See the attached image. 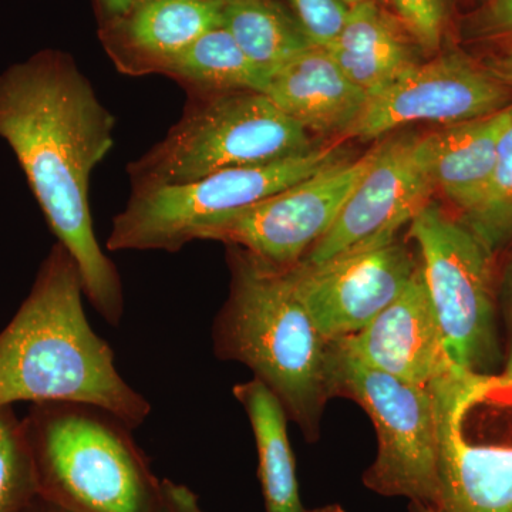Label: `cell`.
Returning <instances> with one entry per match:
<instances>
[{
	"label": "cell",
	"mask_w": 512,
	"mask_h": 512,
	"mask_svg": "<svg viewBox=\"0 0 512 512\" xmlns=\"http://www.w3.org/2000/svg\"><path fill=\"white\" fill-rule=\"evenodd\" d=\"M332 343L363 365L426 389L453 363L420 264L402 295L372 323Z\"/></svg>",
	"instance_id": "obj_14"
},
{
	"label": "cell",
	"mask_w": 512,
	"mask_h": 512,
	"mask_svg": "<svg viewBox=\"0 0 512 512\" xmlns=\"http://www.w3.org/2000/svg\"><path fill=\"white\" fill-rule=\"evenodd\" d=\"M419 261L403 242L289 266L293 285L323 338H349L402 295Z\"/></svg>",
	"instance_id": "obj_13"
},
{
	"label": "cell",
	"mask_w": 512,
	"mask_h": 512,
	"mask_svg": "<svg viewBox=\"0 0 512 512\" xmlns=\"http://www.w3.org/2000/svg\"><path fill=\"white\" fill-rule=\"evenodd\" d=\"M222 28L265 76L316 46L279 0H224Z\"/></svg>",
	"instance_id": "obj_20"
},
{
	"label": "cell",
	"mask_w": 512,
	"mask_h": 512,
	"mask_svg": "<svg viewBox=\"0 0 512 512\" xmlns=\"http://www.w3.org/2000/svg\"><path fill=\"white\" fill-rule=\"evenodd\" d=\"M501 308L508 328V350L503 372L512 375V255L498 275V309Z\"/></svg>",
	"instance_id": "obj_28"
},
{
	"label": "cell",
	"mask_w": 512,
	"mask_h": 512,
	"mask_svg": "<svg viewBox=\"0 0 512 512\" xmlns=\"http://www.w3.org/2000/svg\"><path fill=\"white\" fill-rule=\"evenodd\" d=\"M409 237L450 359L471 372H501L495 256L433 201L410 222Z\"/></svg>",
	"instance_id": "obj_8"
},
{
	"label": "cell",
	"mask_w": 512,
	"mask_h": 512,
	"mask_svg": "<svg viewBox=\"0 0 512 512\" xmlns=\"http://www.w3.org/2000/svg\"><path fill=\"white\" fill-rule=\"evenodd\" d=\"M224 0H133L117 18L99 23V40L121 74H161L205 32L222 26Z\"/></svg>",
	"instance_id": "obj_15"
},
{
	"label": "cell",
	"mask_w": 512,
	"mask_h": 512,
	"mask_svg": "<svg viewBox=\"0 0 512 512\" xmlns=\"http://www.w3.org/2000/svg\"><path fill=\"white\" fill-rule=\"evenodd\" d=\"M228 249L231 291L212 329L215 355L248 366L312 439L339 394L335 346L299 299L289 268Z\"/></svg>",
	"instance_id": "obj_3"
},
{
	"label": "cell",
	"mask_w": 512,
	"mask_h": 512,
	"mask_svg": "<svg viewBox=\"0 0 512 512\" xmlns=\"http://www.w3.org/2000/svg\"><path fill=\"white\" fill-rule=\"evenodd\" d=\"M288 6L312 42L322 47L338 39L350 10L348 0H288Z\"/></svg>",
	"instance_id": "obj_25"
},
{
	"label": "cell",
	"mask_w": 512,
	"mask_h": 512,
	"mask_svg": "<svg viewBox=\"0 0 512 512\" xmlns=\"http://www.w3.org/2000/svg\"><path fill=\"white\" fill-rule=\"evenodd\" d=\"M343 73L372 96L423 62V49L389 6L357 0L338 39L326 47Z\"/></svg>",
	"instance_id": "obj_17"
},
{
	"label": "cell",
	"mask_w": 512,
	"mask_h": 512,
	"mask_svg": "<svg viewBox=\"0 0 512 512\" xmlns=\"http://www.w3.org/2000/svg\"><path fill=\"white\" fill-rule=\"evenodd\" d=\"M329 511H330V505H329V507L319 508V510L305 511V512H329Z\"/></svg>",
	"instance_id": "obj_34"
},
{
	"label": "cell",
	"mask_w": 512,
	"mask_h": 512,
	"mask_svg": "<svg viewBox=\"0 0 512 512\" xmlns=\"http://www.w3.org/2000/svg\"><path fill=\"white\" fill-rule=\"evenodd\" d=\"M511 104L512 90L483 63L450 50L410 67L367 97L348 137L375 140L420 121L451 126L500 113Z\"/></svg>",
	"instance_id": "obj_11"
},
{
	"label": "cell",
	"mask_w": 512,
	"mask_h": 512,
	"mask_svg": "<svg viewBox=\"0 0 512 512\" xmlns=\"http://www.w3.org/2000/svg\"><path fill=\"white\" fill-rule=\"evenodd\" d=\"M262 93L306 131L320 136H348L367 101V94L322 46L309 47L266 74Z\"/></svg>",
	"instance_id": "obj_16"
},
{
	"label": "cell",
	"mask_w": 512,
	"mask_h": 512,
	"mask_svg": "<svg viewBox=\"0 0 512 512\" xmlns=\"http://www.w3.org/2000/svg\"><path fill=\"white\" fill-rule=\"evenodd\" d=\"M234 396L244 407L254 430L266 511L305 512L286 429L288 414L281 400L255 377L249 382L235 384Z\"/></svg>",
	"instance_id": "obj_19"
},
{
	"label": "cell",
	"mask_w": 512,
	"mask_h": 512,
	"mask_svg": "<svg viewBox=\"0 0 512 512\" xmlns=\"http://www.w3.org/2000/svg\"><path fill=\"white\" fill-rule=\"evenodd\" d=\"M497 258L512 248V104L498 144L497 164L483 201L458 218Z\"/></svg>",
	"instance_id": "obj_22"
},
{
	"label": "cell",
	"mask_w": 512,
	"mask_h": 512,
	"mask_svg": "<svg viewBox=\"0 0 512 512\" xmlns=\"http://www.w3.org/2000/svg\"><path fill=\"white\" fill-rule=\"evenodd\" d=\"M133 0H93L94 10H96L99 23L107 22L123 15L130 8Z\"/></svg>",
	"instance_id": "obj_30"
},
{
	"label": "cell",
	"mask_w": 512,
	"mask_h": 512,
	"mask_svg": "<svg viewBox=\"0 0 512 512\" xmlns=\"http://www.w3.org/2000/svg\"><path fill=\"white\" fill-rule=\"evenodd\" d=\"M466 36L512 42V0H485L466 20Z\"/></svg>",
	"instance_id": "obj_26"
},
{
	"label": "cell",
	"mask_w": 512,
	"mask_h": 512,
	"mask_svg": "<svg viewBox=\"0 0 512 512\" xmlns=\"http://www.w3.org/2000/svg\"><path fill=\"white\" fill-rule=\"evenodd\" d=\"M316 147L311 133L264 93L188 94L180 120L127 165V174L131 190L194 183L228 168L275 163Z\"/></svg>",
	"instance_id": "obj_5"
},
{
	"label": "cell",
	"mask_w": 512,
	"mask_h": 512,
	"mask_svg": "<svg viewBox=\"0 0 512 512\" xmlns=\"http://www.w3.org/2000/svg\"><path fill=\"white\" fill-rule=\"evenodd\" d=\"M39 495L35 463L22 419L0 407V512H25Z\"/></svg>",
	"instance_id": "obj_23"
},
{
	"label": "cell",
	"mask_w": 512,
	"mask_h": 512,
	"mask_svg": "<svg viewBox=\"0 0 512 512\" xmlns=\"http://www.w3.org/2000/svg\"><path fill=\"white\" fill-rule=\"evenodd\" d=\"M498 82L512 90V42H508L500 53L481 62Z\"/></svg>",
	"instance_id": "obj_29"
},
{
	"label": "cell",
	"mask_w": 512,
	"mask_h": 512,
	"mask_svg": "<svg viewBox=\"0 0 512 512\" xmlns=\"http://www.w3.org/2000/svg\"><path fill=\"white\" fill-rule=\"evenodd\" d=\"M510 107L483 119L444 126L423 136L436 191L466 217L483 201L497 164L498 144Z\"/></svg>",
	"instance_id": "obj_18"
},
{
	"label": "cell",
	"mask_w": 512,
	"mask_h": 512,
	"mask_svg": "<svg viewBox=\"0 0 512 512\" xmlns=\"http://www.w3.org/2000/svg\"><path fill=\"white\" fill-rule=\"evenodd\" d=\"M348 2L350 3V5H353V3L357 2V0H348ZM380 2L384 3V5L386 6H389L387 5V0H380Z\"/></svg>",
	"instance_id": "obj_35"
},
{
	"label": "cell",
	"mask_w": 512,
	"mask_h": 512,
	"mask_svg": "<svg viewBox=\"0 0 512 512\" xmlns=\"http://www.w3.org/2000/svg\"><path fill=\"white\" fill-rule=\"evenodd\" d=\"M161 74L180 83L187 94L262 93L266 80L222 26L194 40Z\"/></svg>",
	"instance_id": "obj_21"
},
{
	"label": "cell",
	"mask_w": 512,
	"mask_h": 512,
	"mask_svg": "<svg viewBox=\"0 0 512 512\" xmlns=\"http://www.w3.org/2000/svg\"><path fill=\"white\" fill-rule=\"evenodd\" d=\"M349 160L340 144L275 163L228 168L194 183L131 190L111 222L107 249L178 252L208 222L272 197Z\"/></svg>",
	"instance_id": "obj_7"
},
{
	"label": "cell",
	"mask_w": 512,
	"mask_h": 512,
	"mask_svg": "<svg viewBox=\"0 0 512 512\" xmlns=\"http://www.w3.org/2000/svg\"><path fill=\"white\" fill-rule=\"evenodd\" d=\"M83 296L79 268L56 241L29 295L0 332V407L92 404L136 430L150 417L151 404L120 375L113 349L87 319Z\"/></svg>",
	"instance_id": "obj_2"
},
{
	"label": "cell",
	"mask_w": 512,
	"mask_h": 512,
	"mask_svg": "<svg viewBox=\"0 0 512 512\" xmlns=\"http://www.w3.org/2000/svg\"><path fill=\"white\" fill-rule=\"evenodd\" d=\"M25 512H72L66 510V508L59 507V505L50 503V501L45 500V498L37 495L35 501L29 505L28 510Z\"/></svg>",
	"instance_id": "obj_31"
},
{
	"label": "cell",
	"mask_w": 512,
	"mask_h": 512,
	"mask_svg": "<svg viewBox=\"0 0 512 512\" xmlns=\"http://www.w3.org/2000/svg\"><path fill=\"white\" fill-rule=\"evenodd\" d=\"M329 512H345V511H343L342 508L339 507V505H330Z\"/></svg>",
	"instance_id": "obj_33"
},
{
	"label": "cell",
	"mask_w": 512,
	"mask_h": 512,
	"mask_svg": "<svg viewBox=\"0 0 512 512\" xmlns=\"http://www.w3.org/2000/svg\"><path fill=\"white\" fill-rule=\"evenodd\" d=\"M157 512H205L198 503L197 495L185 485L170 480L161 481L160 503Z\"/></svg>",
	"instance_id": "obj_27"
},
{
	"label": "cell",
	"mask_w": 512,
	"mask_h": 512,
	"mask_svg": "<svg viewBox=\"0 0 512 512\" xmlns=\"http://www.w3.org/2000/svg\"><path fill=\"white\" fill-rule=\"evenodd\" d=\"M375 158V148L346 160L265 200L208 222L192 241L224 242L289 268L301 262L328 234L349 195Z\"/></svg>",
	"instance_id": "obj_10"
},
{
	"label": "cell",
	"mask_w": 512,
	"mask_h": 512,
	"mask_svg": "<svg viewBox=\"0 0 512 512\" xmlns=\"http://www.w3.org/2000/svg\"><path fill=\"white\" fill-rule=\"evenodd\" d=\"M436 416V512H512V375L451 363L429 386Z\"/></svg>",
	"instance_id": "obj_6"
},
{
	"label": "cell",
	"mask_w": 512,
	"mask_h": 512,
	"mask_svg": "<svg viewBox=\"0 0 512 512\" xmlns=\"http://www.w3.org/2000/svg\"><path fill=\"white\" fill-rule=\"evenodd\" d=\"M434 192L423 136L384 138L335 224L301 262L320 264L345 252L389 244L431 202Z\"/></svg>",
	"instance_id": "obj_12"
},
{
	"label": "cell",
	"mask_w": 512,
	"mask_h": 512,
	"mask_svg": "<svg viewBox=\"0 0 512 512\" xmlns=\"http://www.w3.org/2000/svg\"><path fill=\"white\" fill-rule=\"evenodd\" d=\"M22 421L40 497L72 512H157L161 481L116 414L43 402Z\"/></svg>",
	"instance_id": "obj_4"
},
{
	"label": "cell",
	"mask_w": 512,
	"mask_h": 512,
	"mask_svg": "<svg viewBox=\"0 0 512 512\" xmlns=\"http://www.w3.org/2000/svg\"><path fill=\"white\" fill-rule=\"evenodd\" d=\"M387 5L424 52H439L450 22L453 0H387Z\"/></svg>",
	"instance_id": "obj_24"
},
{
	"label": "cell",
	"mask_w": 512,
	"mask_h": 512,
	"mask_svg": "<svg viewBox=\"0 0 512 512\" xmlns=\"http://www.w3.org/2000/svg\"><path fill=\"white\" fill-rule=\"evenodd\" d=\"M116 117L76 60L45 49L0 73V138L9 144L47 224L73 256L84 296L111 326L124 316L119 269L97 241L90 180L114 147Z\"/></svg>",
	"instance_id": "obj_1"
},
{
	"label": "cell",
	"mask_w": 512,
	"mask_h": 512,
	"mask_svg": "<svg viewBox=\"0 0 512 512\" xmlns=\"http://www.w3.org/2000/svg\"><path fill=\"white\" fill-rule=\"evenodd\" d=\"M335 350L339 394L352 397L365 409L377 433L376 460L363 483L377 494L406 497L433 508L439 488V448L430 389Z\"/></svg>",
	"instance_id": "obj_9"
},
{
	"label": "cell",
	"mask_w": 512,
	"mask_h": 512,
	"mask_svg": "<svg viewBox=\"0 0 512 512\" xmlns=\"http://www.w3.org/2000/svg\"><path fill=\"white\" fill-rule=\"evenodd\" d=\"M410 512H436L433 508L426 507L423 504L410 503Z\"/></svg>",
	"instance_id": "obj_32"
}]
</instances>
